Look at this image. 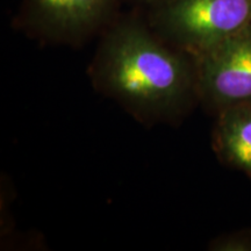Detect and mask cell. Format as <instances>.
Returning <instances> with one entry per match:
<instances>
[{
    "mask_svg": "<svg viewBox=\"0 0 251 251\" xmlns=\"http://www.w3.org/2000/svg\"><path fill=\"white\" fill-rule=\"evenodd\" d=\"M87 72L97 92L142 125H179L200 105L194 58L162 39L139 9L99 36Z\"/></svg>",
    "mask_w": 251,
    "mask_h": 251,
    "instance_id": "obj_1",
    "label": "cell"
},
{
    "mask_svg": "<svg viewBox=\"0 0 251 251\" xmlns=\"http://www.w3.org/2000/svg\"><path fill=\"white\" fill-rule=\"evenodd\" d=\"M141 12L162 39L192 57L251 24V0H163Z\"/></svg>",
    "mask_w": 251,
    "mask_h": 251,
    "instance_id": "obj_2",
    "label": "cell"
},
{
    "mask_svg": "<svg viewBox=\"0 0 251 251\" xmlns=\"http://www.w3.org/2000/svg\"><path fill=\"white\" fill-rule=\"evenodd\" d=\"M122 0H23L14 26L43 45L79 47L120 15Z\"/></svg>",
    "mask_w": 251,
    "mask_h": 251,
    "instance_id": "obj_3",
    "label": "cell"
},
{
    "mask_svg": "<svg viewBox=\"0 0 251 251\" xmlns=\"http://www.w3.org/2000/svg\"><path fill=\"white\" fill-rule=\"evenodd\" d=\"M199 101L207 111L251 101V24L196 56Z\"/></svg>",
    "mask_w": 251,
    "mask_h": 251,
    "instance_id": "obj_4",
    "label": "cell"
},
{
    "mask_svg": "<svg viewBox=\"0 0 251 251\" xmlns=\"http://www.w3.org/2000/svg\"><path fill=\"white\" fill-rule=\"evenodd\" d=\"M212 148L222 164L251 179V101L215 114Z\"/></svg>",
    "mask_w": 251,
    "mask_h": 251,
    "instance_id": "obj_5",
    "label": "cell"
},
{
    "mask_svg": "<svg viewBox=\"0 0 251 251\" xmlns=\"http://www.w3.org/2000/svg\"><path fill=\"white\" fill-rule=\"evenodd\" d=\"M211 251H251V229H240L213 238Z\"/></svg>",
    "mask_w": 251,
    "mask_h": 251,
    "instance_id": "obj_6",
    "label": "cell"
},
{
    "mask_svg": "<svg viewBox=\"0 0 251 251\" xmlns=\"http://www.w3.org/2000/svg\"><path fill=\"white\" fill-rule=\"evenodd\" d=\"M128 1L135 5V7L139 9V11H147V9L159 4L163 0H128Z\"/></svg>",
    "mask_w": 251,
    "mask_h": 251,
    "instance_id": "obj_7",
    "label": "cell"
}]
</instances>
